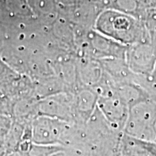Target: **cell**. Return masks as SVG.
Here are the masks:
<instances>
[{
	"instance_id": "6da1fadb",
	"label": "cell",
	"mask_w": 156,
	"mask_h": 156,
	"mask_svg": "<svg viewBox=\"0 0 156 156\" xmlns=\"http://www.w3.org/2000/svg\"><path fill=\"white\" fill-rule=\"evenodd\" d=\"M98 29L107 38L123 46H134L147 42L148 36L145 23L137 17L116 9L103 12L97 23Z\"/></svg>"
},
{
	"instance_id": "7a4b0ae2",
	"label": "cell",
	"mask_w": 156,
	"mask_h": 156,
	"mask_svg": "<svg viewBox=\"0 0 156 156\" xmlns=\"http://www.w3.org/2000/svg\"><path fill=\"white\" fill-rule=\"evenodd\" d=\"M122 132L137 139L156 142V99L148 98L130 107Z\"/></svg>"
},
{
	"instance_id": "3957f363",
	"label": "cell",
	"mask_w": 156,
	"mask_h": 156,
	"mask_svg": "<svg viewBox=\"0 0 156 156\" xmlns=\"http://www.w3.org/2000/svg\"><path fill=\"white\" fill-rule=\"evenodd\" d=\"M70 123L38 115L32 122V142L38 145H59L63 141Z\"/></svg>"
},
{
	"instance_id": "277c9868",
	"label": "cell",
	"mask_w": 156,
	"mask_h": 156,
	"mask_svg": "<svg viewBox=\"0 0 156 156\" xmlns=\"http://www.w3.org/2000/svg\"><path fill=\"white\" fill-rule=\"evenodd\" d=\"M125 60L134 75L149 77L156 65V46L147 42L132 46L127 50Z\"/></svg>"
},
{
	"instance_id": "5b68a950",
	"label": "cell",
	"mask_w": 156,
	"mask_h": 156,
	"mask_svg": "<svg viewBox=\"0 0 156 156\" xmlns=\"http://www.w3.org/2000/svg\"><path fill=\"white\" fill-rule=\"evenodd\" d=\"M97 107L112 129L122 132L125 126L129 107L113 93L98 97Z\"/></svg>"
},
{
	"instance_id": "8992f818",
	"label": "cell",
	"mask_w": 156,
	"mask_h": 156,
	"mask_svg": "<svg viewBox=\"0 0 156 156\" xmlns=\"http://www.w3.org/2000/svg\"><path fill=\"white\" fill-rule=\"evenodd\" d=\"M74 98L64 96L38 103V114L74 124Z\"/></svg>"
},
{
	"instance_id": "52a82bcc",
	"label": "cell",
	"mask_w": 156,
	"mask_h": 156,
	"mask_svg": "<svg viewBox=\"0 0 156 156\" xmlns=\"http://www.w3.org/2000/svg\"><path fill=\"white\" fill-rule=\"evenodd\" d=\"M120 153L121 156H156V142L137 139L122 132Z\"/></svg>"
},
{
	"instance_id": "ba28073f",
	"label": "cell",
	"mask_w": 156,
	"mask_h": 156,
	"mask_svg": "<svg viewBox=\"0 0 156 156\" xmlns=\"http://www.w3.org/2000/svg\"><path fill=\"white\" fill-rule=\"evenodd\" d=\"M66 147L59 145H38L33 142L28 151L29 156H52L64 151Z\"/></svg>"
},
{
	"instance_id": "9c48e42d",
	"label": "cell",
	"mask_w": 156,
	"mask_h": 156,
	"mask_svg": "<svg viewBox=\"0 0 156 156\" xmlns=\"http://www.w3.org/2000/svg\"><path fill=\"white\" fill-rule=\"evenodd\" d=\"M13 122V118L6 114H0V140L5 139L8 134Z\"/></svg>"
},
{
	"instance_id": "30bf717a",
	"label": "cell",
	"mask_w": 156,
	"mask_h": 156,
	"mask_svg": "<svg viewBox=\"0 0 156 156\" xmlns=\"http://www.w3.org/2000/svg\"><path fill=\"white\" fill-rule=\"evenodd\" d=\"M12 106L13 103L0 98V114L12 116Z\"/></svg>"
},
{
	"instance_id": "8fae6325",
	"label": "cell",
	"mask_w": 156,
	"mask_h": 156,
	"mask_svg": "<svg viewBox=\"0 0 156 156\" xmlns=\"http://www.w3.org/2000/svg\"><path fill=\"white\" fill-rule=\"evenodd\" d=\"M6 156H29L28 152H24L20 150H16V151L11 152L8 154H7Z\"/></svg>"
}]
</instances>
